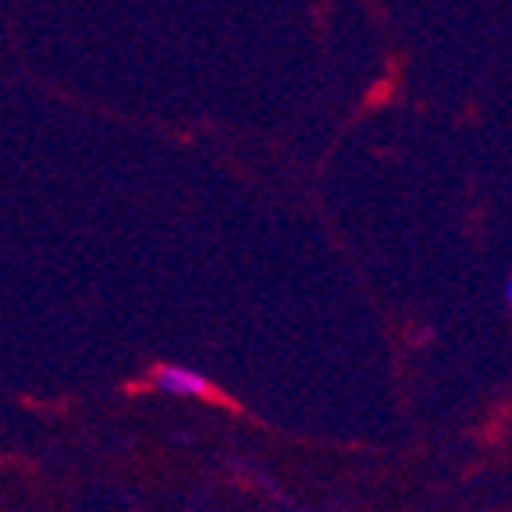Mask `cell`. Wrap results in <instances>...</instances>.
<instances>
[{
	"label": "cell",
	"mask_w": 512,
	"mask_h": 512,
	"mask_svg": "<svg viewBox=\"0 0 512 512\" xmlns=\"http://www.w3.org/2000/svg\"><path fill=\"white\" fill-rule=\"evenodd\" d=\"M509 303H512V281H509Z\"/></svg>",
	"instance_id": "7a4b0ae2"
},
{
	"label": "cell",
	"mask_w": 512,
	"mask_h": 512,
	"mask_svg": "<svg viewBox=\"0 0 512 512\" xmlns=\"http://www.w3.org/2000/svg\"><path fill=\"white\" fill-rule=\"evenodd\" d=\"M153 388L164 395H185V399H210L214 395V384L207 377L189 367H175V363L153 370Z\"/></svg>",
	"instance_id": "6da1fadb"
}]
</instances>
